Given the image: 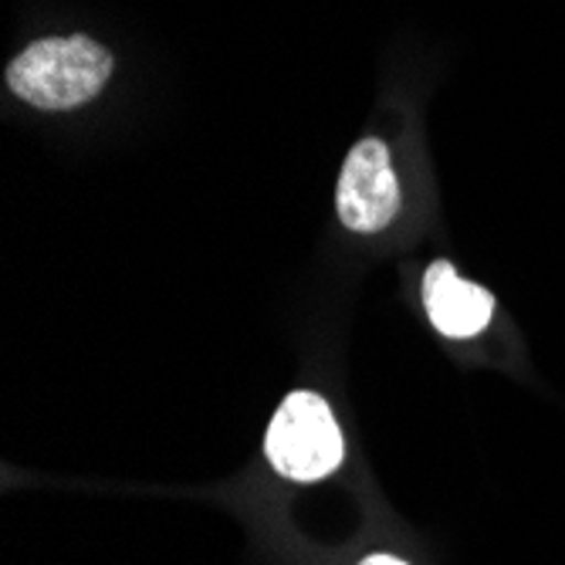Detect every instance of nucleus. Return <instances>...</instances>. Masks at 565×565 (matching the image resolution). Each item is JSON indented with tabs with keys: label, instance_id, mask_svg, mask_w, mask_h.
I'll list each match as a JSON object with an SVG mask.
<instances>
[{
	"label": "nucleus",
	"instance_id": "1",
	"mask_svg": "<svg viewBox=\"0 0 565 565\" xmlns=\"http://www.w3.org/2000/svg\"><path fill=\"white\" fill-rule=\"evenodd\" d=\"M113 75V55L92 38H47L8 65V85L38 109L62 113L85 106Z\"/></svg>",
	"mask_w": 565,
	"mask_h": 565
},
{
	"label": "nucleus",
	"instance_id": "2",
	"mask_svg": "<svg viewBox=\"0 0 565 565\" xmlns=\"http://www.w3.org/2000/svg\"><path fill=\"white\" fill-rule=\"evenodd\" d=\"M265 454L288 481L329 478L345 457V440L329 403L308 390L288 393L268 427Z\"/></svg>",
	"mask_w": 565,
	"mask_h": 565
},
{
	"label": "nucleus",
	"instance_id": "3",
	"mask_svg": "<svg viewBox=\"0 0 565 565\" xmlns=\"http://www.w3.org/2000/svg\"><path fill=\"white\" fill-rule=\"evenodd\" d=\"M339 221L355 234L383 231L399 211V183L390 167V149L380 139H363L345 157L335 186Z\"/></svg>",
	"mask_w": 565,
	"mask_h": 565
},
{
	"label": "nucleus",
	"instance_id": "4",
	"mask_svg": "<svg viewBox=\"0 0 565 565\" xmlns=\"http://www.w3.org/2000/svg\"><path fill=\"white\" fill-rule=\"evenodd\" d=\"M424 305L440 335L471 339L488 329L494 295L475 281H465L450 262H434L424 275Z\"/></svg>",
	"mask_w": 565,
	"mask_h": 565
},
{
	"label": "nucleus",
	"instance_id": "5",
	"mask_svg": "<svg viewBox=\"0 0 565 565\" xmlns=\"http://www.w3.org/2000/svg\"><path fill=\"white\" fill-rule=\"evenodd\" d=\"M359 565H406V562H399V558H393V555H370V558H363Z\"/></svg>",
	"mask_w": 565,
	"mask_h": 565
}]
</instances>
